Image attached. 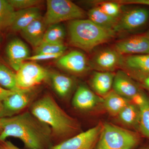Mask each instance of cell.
Wrapping results in <instances>:
<instances>
[{"label":"cell","instance_id":"6da1fadb","mask_svg":"<svg viewBox=\"0 0 149 149\" xmlns=\"http://www.w3.org/2000/svg\"><path fill=\"white\" fill-rule=\"evenodd\" d=\"M0 142L12 137L21 140L27 149H50L54 146L51 128L30 111L1 118Z\"/></svg>","mask_w":149,"mask_h":149},{"label":"cell","instance_id":"7a4b0ae2","mask_svg":"<svg viewBox=\"0 0 149 149\" xmlns=\"http://www.w3.org/2000/svg\"><path fill=\"white\" fill-rule=\"evenodd\" d=\"M30 111L49 126L54 146L82 132L79 121L68 114L51 95H45L32 103Z\"/></svg>","mask_w":149,"mask_h":149},{"label":"cell","instance_id":"3957f363","mask_svg":"<svg viewBox=\"0 0 149 149\" xmlns=\"http://www.w3.org/2000/svg\"><path fill=\"white\" fill-rule=\"evenodd\" d=\"M68 27L70 44L88 52L111 40L116 35L113 30L100 27L89 19L70 21Z\"/></svg>","mask_w":149,"mask_h":149},{"label":"cell","instance_id":"277c9868","mask_svg":"<svg viewBox=\"0 0 149 149\" xmlns=\"http://www.w3.org/2000/svg\"><path fill=\"white\" fill-rule=\"evenodd\" d=\"M141 142L136 132L110 123H102L95 149H135Z\"/></svg>","mask_w":149,"mask_h":149},{"label":"cell","instance_id":"5b68a950","mask_svg":"<svg viewBox=\"0 0 149 149\" xmlns=\"http://www.w3.org/2000/svg\"><path fill=\"white\" fill-rule=\"evenodd\" d=\"M85 16L84 11L69 0L47 1V11L44 19L47 26L82 19Z\"/></svg>","mask_w":149,"mask_h":149},{"label":"cell","instance_id":"8992f818","mask_svg":"<svg viewBox=\"0 0 149 149\" xmlns=\"http://www.w3.org/2000/svg\"><path fill=\"white\" fill-rule=\"evenodd\" d=\"M19 90H31L47 80L49 75L47 70L35 62H24L16 73Z\"/></svg>","mask_w":149,"mask_h":149},{"label":"cell","instance_id":"52a82bcc","mask_svg":"<svg viewBox=\"0 0 149 149\" xmlns=\"http://www.w3.org/2000/svg\"><path fill=\"white\" fill-rule=\"evenodd\" d=\"M102 128V123H99L54 146L50 149H95Z\"/></svg>","mask_w":149,"mask_h":149},{"label":"cell","instance_id":"ba28073f","mask_svg":"<svg viewBox=\"0 0 149 149\" xmlns=\"http://www.w3.org/2000/svg\"><path fill=\"white\" fill-rule=\"evenodd\" d=\"M149 19V10L144 8L132 9L118 18L113 31L116 33L133 31L145 25Z\"/></svg>","mask_w":149,"mask_h":149},{"label":"cell","instance_id":"9c48e42d","mask_svg":"<svg viewBox=\"0 0 149 149\" xmlns=\"http://www.w3.org/2000/svg\"><path fill=\"white\" fill-rule=\"evenodd\" d=\"M31 90L15 91L5 99L0 111L1 118L12 117L21 113L32 102Z\"/></svg>","mask_w":149,"mask_h":149},{"label":"cell","instance_id":"30bf717a","mask_svg":"<svg viewBox=\"0 0 149 149\" xmlns=\"http://www.w3.org/2000/svg\"><path fill=\"white\" fill-rule=\"evenodd\" d=\"M113 49L122 56L149 54V31L120 40Z\"/></svg>","mask_w":149,"mask_h":149},{"label":"cell","instance_id":"8fae6325","mask_svg":"<svg viewBox=\"0 0 149 149\" xmlns=\"http://www.w3.org/2000/svg\"><path fill=\"white\" fill-rule=\"evenodd\" d=\"M57 64L63 69L75 74H82L89 68L88 59L84 54L74 50L63 55L58 59Z\"/></svg>","mask_w":149,"mask_h":149},{"label":"cell","instance_id":"7c38bea8","mask_svg":"<svg viewBox=\"0 0 149 149\" xmlns=\"http://www.w3.org/2000/svg\"><path fill=\"white\" fill-rule=\"evenodd\" d=\"M5 52L10 65L16 72L30 56L28 47L23 41L17 38L9 42Z\"/></svg>","mask_w":149,"mask_h":149},{"label":"cell","instance_id":"4fadbf2b","mask_svg":"<svg viewBox=\"0 0 149 149\" xmlns=\"http://www.w3.org/2000/svg\"><path fill=\"white\" fill-rule=\"evenodd\" d=\"M123 56L113 49H104L94 56L93 65L99 71L112 72L121 66Z\"/></svg>","mask_w":149,"mask_h":149},{"label":"cell","instance_id":"5bb4252c","mask_svg":"<svg viewBox=\"0 0 149 149\" xmlns=\"http://www.w3.org/2000/svg\"><path fill=\"white\" fill-rule=\"evenodd\" d=\"M103 99H101L90 88L84 85L77 88L72 99V106L79 110H91L100 103Z\"/></svg>","mask_w":149,"mask_h":149},{"label":"cell","instance_id":"9a60e30c","mask_svg":"<svg viewBox=\"0 0 149 149\" xmlns=\"http://www.w3.org/2000/svg\"><path fill=\"white\" fill-rule=\"evenodd\" d=\"M112 88L115 92L130 100L140 93L136 84L123 70H118L115 74Z\"/></svg>","mask_w":149,"mask_h":149},{"label":"cell","instance_id":"2e32d148","mask_svg":"<svg viewBox=\"0 0 149 149\" xmlns=\"http://www.w3.org/2000/svg\"><path fill=\"white\" fill-rule=\"evenodd\" d=\"M120 67L128 74H149V54L123 56Z\"/></svg>","mask_w":149,"mask_h":149},{"label":"cell","instance_id":"e0dca14e","mask_svg":"<svg viewBox=\"0 0 149 149\" xmlns=\"http://www.w3.org/2000/svg\"><path fill=\"white\" fill-rule=\"evenodd\" d=\"M47 25L41 17L20 32L22 37L36 49L42 42Z\"/></svg>","mask_w":149,"mask_h":149},{"label":"cell","instance_id":"ac0fdd59","mask_svg":"<svg viewBox=\"0 0 149 149\" xmlns=\"http://www.w3.org/2000/svg\"><path fill=\"white\" fill-rule=\"evenodd\" d=\"M41 17V11L39 7L16 11L13 21L10 28L14 32H20Z\"/></svg>","mask_w":149,"mask_h":149},{"label":"cell","instance_id":"d6986e66","mask_svg":"<svg viewBox=\"0 0 149 149\" xmlns=\"http://www.w3.org/2000/svg\"><path fill=\"white\" fill-rule=\"evenodd\" d=\"M115 74L106 71H96L91 77V85L95 93L104 97L111 91Z\"/></svg>","mask_w":149,"mask_h":149},{"label":"cell","instance_id":"ffe728a7","mask_svg":"<svg viewBox=\"0 0 149 149\" xmlns=\"http://www.w3.org/2000/svg\"><path fill=\"white\" fill-rule=\"evenodd\" d=\"M137 102L139 118L138 128L141 133L149 139V99L140 93L133 100Z\"/></svg>","mask_w":149,"mask_h":149},{"label":"cell","instance_id":"44dd1931","mask_svg":"<svg viewBox=\"0 0 149 149\" xmlns=\"http://www.w3.org/2000/svg\"><path fill=\"white\" fill-rule=\"evenodd\" d=\"M130 101L112 90L104 97L102 103L106 111L116 116L130 102Z\"/></svg>","mask_w":149,"mask_h":149},{"label":"cell","instance_id":"7402d4cb","mask_svg":"<svg viewBox=\"0 0 149 149\" xmlns=\"http://www.w3.org/2000/svg\"><path fill=\"white\" fill-rule=\"evenodd\" d=\"M52 85L55 92L60 97L65 98L71 93L74 81L65 74L54 73L51 76Z\"/></svg>","mask_w":149,"mask_h":149},{"label":"cell","instance_id":"603a6c76","mask_svg":"<svg viewBox=\"0 0 149 149\" xmlns=\"http://www.w3.org/2000/svg\"><path fill=\"white\" fill-rule=\"evenodd\" d=\"M88 19L105 29L113 30L118 18L109 16L97 7L91 8L88 11Z\"/></svg>","mask_w":149,"mask_h":149},{"label":"cell","instance_id":"cb8c5ba5","mask_svg":"<svg viewBox=\"0 0 149 149\" xmlns=\"http://www.w3.org/2000/svg\"><path fill=\"white\" fill-rule=\"evenodd\" d=\"M118 120L123 125L130 127L138 128L139 118V107L130 102L117 116Z\"/></svg>","mask_w":149,"mask_h":149},{"label":"cell","instance_id":"d4e9b609","mask_svg":"<svg viewBox=\"0 0 149 149\" xmlns=\"http://www.w3.org/2000/svg\"><path fill=\"white\" fill-rule=\"evenodd\" d=\"M15 11L8 0H0V31L10 28L14 19Z\"/></svg>","mask_w":149,"mask_h":149},{"label":"cell","instance_id":"484cf974","mask_svg":"<svg viewBox=\"0 0 149 149\" xmlns=\"http://www.w3.org/2000/svg\"><path fill=\"white\" fill-rule=\"evenodd\" d=\"M0 85L3 88L12 91H19L17 86L16 73L0 63Z\"/></svg>","mask_w":149,"mask_h":149},{"label":"cell","instance_id":"4316f807","mask_svg":"<svg viewBox=\"0 0 149 149\" xmlns=\"http://www.w3.org/2000/svg\"><path fill=\"white\" fill-rule=\"evenodd\" d=\"M65 36V29L61 24H52L46 29L42 42L63 43Z\"/></svg>","mask_w":149,"mask_h":149},{"label":"cell","instance_id":"83f0119b","mask_svg":"<svg viewBox=\"0 0 149 149\" xmlns=\"http://www.w3.org/2000/svg\"><path fill=\"white\" fill-rule=\"evenodd\" d=\"M122 6L116 1H106L99 3L96 6L109 16L118 18L121 14Z\"/></svg>","mask_w":149,"mask_h":149},{"label":"cell","instance_id":"f1b7e54d","mask_svg":"<svg viewBox=\"0 0 149 149\" xmlns=\"http://www.w3.org/2000/svg\"><path fill=\"white\" fill-rule=\"evenodd\" d=\"M66 49L63 43L42 42L35 49V54H64Z\"/></svg>","mask_w":149,"mask_h":149},{"label":"cell","instance_id":"f546056e","mask_svg":"<svg viewBox=\"0 0 149 149\" xmlns=\"http://www.w3.org/2000/svg\"><path fill=\"white\" fill-rule=\"evenodd\" d=\"M14 8L18 10L26 9L34 7H38V6L42 2L40 0H8Z\"/></svg>","mask_w":149,"mask_h":149},{"label":"cell","instance_id":"4dcf8cb0","mask_svg":"<svg viewBox=\"0 0 149 149\" xmlns=\"http://www.w3.org/2000/svg\"><path fill=\"white\" fill-rule=\"evenodd\" d=\"M63 55V54H35L34 55L30 56L26 60V61L35 62L36 61H41L56 59L59 58Z\"/></svg>","mask_w":149,"mask_h":149},{"label":"cell","instance_id":"1f68e13d","mask_svg":"<svg viewBox=\"0 0 149 149\" xmlns=\"http://www.w3.org/2000/svg\"><path fill=\"white\" fill-rule=\"evenodd\" d=\"M116 1L121 5L139 4L149 6V0H118Z\"/></svg>","mask_w":149,"mask_h":149},{"label":"cell","instance_id":"d6a6232c","mask_svg":"<svg viewBox=\"0 0 149 149\" xmlns=\"http://www.w3.org/2000/svg\"><path fill=\"white\" fill-rule=\"evenodd\" d=\"M15 91H9L0 86V111L2 107L3 102L5 99L8 96L10 95Z\"/></svg>","mask_w":149,"mask_h":149},{"label":"cell","instance_id":"836d02e7","mask_svg":"<svg viewBox=\"0 0 149 149\" xmlns=\"http://www.w3.org/2000/svg\"><path fill=\"white\" fill-rule=\"evenodd\" d=\"M0 149H22L15 146L10 141H6L0 142Z\"/></svg>","mask_w":149,"mask_h":149},{"label":"cell","instance_id":"e575fe53","mask_svg":"<svg viewBox=\"0 0 149 149\" xmlns=\"http://www.w3.org/2000/svg\"><path fill=\"white\" fill-rule=\"evenodd\" d=\"M143 82L144 85L149 89V74L144 76Z\"/></svg>","mask_w":149,"mask_h":149},{"label":"cell","instance_id":"d590c367","mask_svg":"<svg viewBox=\"0 0 149 149\" xmlns=\"http://www.w3.org/2000/svg\"><path fill=\"white\" fill-rule=\"evenodd\" d=\"M137 149H149V146H144Z\"/></svg>","mask_w":149,"mask_h":149},{"label":"cell","instance_id":"8d00e7d4","mask_svg":"<svg viewBox=\"0 0 149 149\" xmlns=\"http://www.w3.org/2000/svg\"><path fill=\"white\" fill-rule=\"evenodd\" d=\"M2 131V123H1V118L0 116V134Z\"/></svg>","mask_w":149,"mask_h":149}]
</instances>
